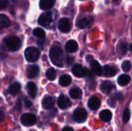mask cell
Returning a JSON list of instances; mask_svg holds the SVG:
<instances>
[{"mask_svg":"<svg viewBox=\"0 0 132 131\" xmlns=\"http://www.w3.org/2000/svg\"><path fill=\"white\" fill-rule=\"evenodd\" d=\"M63 51L59 46H53L50 51V57L52 63L59 67L63 66Z\"/></svg>","mask_w":132,"mask_h":131,"instance_id":"1","label":"cell"},{"mask_svg":"<svg viewBox=\"0 0 132 131\" xmlns=\"http://www.w3.org/2000/svg\"><path fill=\"white\" fill-rule=\"evenodd\" d=\"M5 45L6 46V48L9 50V51H17L21 48L22 43L20 39L16 37V36H11L9 37L7 39H5L4 40Z\"/></svg>","mask_w":132,"mask_h":131,"instance_id":"2","label":"cell"},{"mask_svg":"<svg viewBox=\"0 0 132 131\" xmlns=\"http://www.w3.org/2000/svg\"><path fill=\"white\" fill-rule=\"evenodd\" d=\"M25 57L28 62L34 63L38 60L40 56V51L36 47H29L25 50Z\"/></svg>","mask_w":132,"mask_h":131,"instance_id":"3","label":"cell"},{"mask_svg":"<svg viewBox=\"0 0 132 131\" xmlns=\"http://www.w3.org/2000/svg\"><path fill=\"white\" fill-rule=\"evenodd\" d=\"M87 118V113L83 108H77L73 112V119L77 123H83Z\"/></svg>","mask_w":132,"mask_h":131,"instance_id":"4","label":"cell"},{"mask_svg":"<svg viewBox=\"0 0 132 131\" xmlns=\"http://www.w3.org/2000/svg\"><path fill=\"white\" fill-rule=\"evenodd\" d=\"M36 122V117L31 113H26L21 117V123L26 127L32 126Z\"/></svg>","mask_w":132,"mask_h":131,"instance_id":"5","label":"cell"},{"mask_svg":"<svg viewBox=\"0 0 132 131\" xmlns=\"http://www.w3.org/2000/svg\"><path fill=\"white\" fill-rule=\"evenodd\" d=\"M58 27L60 32L64 33L69 32L71 29V22L67 18H63L60 20Z\"/></svg>","mask_w":132,"mask_h":131,"instance_id":"6","label":"cell"},{"mask_svg":"<svg viewBox=\"0 0 132 131\" xmlns=\"http://www.w3.org/2000/svg\"><path fill=\"white\" fill-rule=\"evenodd\" d=\"M88 69L83 67L81 65H75L72 69L73 74L77 77H86Z\"/></svg>","mask_w":132,"mask_h":131,"instance_id":"7","label":"cell"},{"mask_svg":"<svg viewBox=\"0 0 132 131\" xmlns=\"http://www.w3.org/2000/svg\"><path fill=\"white\" fill-rule=\"evenodd\" d=\"M52 22V13L50 12H47L43 13L39 18V23L43 26H48Z\"/></svg>","mask_w":132,"mask_h":131,"instance_id":"8","label":"cell"},{"mask_svg":"<svg viewBox=\"0 0 132 131\" xmlns=\"http://www.w3.org/2000/svg\"><path fill=\"white\" fill-rule=\"evenodd\" d=\"M57 104L59 106V107L62 110H65L68 107H70L71 103L70 101V100L64 95H60L58 98L57 100Z\"/></svg>","mask_w":132,"mask_h":131,"instance_id":"9","label":"cell"},{"mask_svg":"<svg viewBox=\"0 0 132 131\" xmlns=\"http://www.w3.org/2000/svg\"><path fill=\"white\" fill-rule=\"evenodd\" d=\"M101 106V100L98 97L93 96L88 100V107L92 110H97Z\"/></svg>","mask_w":132,"mask_h":131,"instance_id":"10","label":"cell"},{"mask_svg":"<svg viewBox=\"0 0 132 131\" xmlns=\"http://www.w3.org/2000/svg\"><path fill=\"white\" fill-rule=\"evenodd\" d=\"M92 22H93V18L87 17V18H84V19L78 20L77 22V25L80 29H85V28L90 26L92 24Z\"/></svg>","mask_w":132,"mask_h":131,"instance_id":"11","label":"cell"},{"mask_svg":"<svg viewBox=\"0 0 132 131\" xmlns=\"http://www.w3.org/2000/svg\"><path fill=\"white\" fill-rule=\"evenodd\" d=\"M39 73V69L38 66L36 65H32V66H28L27 69V76L29 79L32 78H35L38 76Z\"/></svg>","mask_w":132,"mask_h":131,"instance_id":"12","label":"cell"},{"mask_svg":"<svg viewBox=\"0 0 132 131\" xmlns=\"http://www.w3.org/2000/svg\"><path fill=\"white\" fill-rule=\"evenodd\" d=\"M90 66L93 72L97 75V76H101L103 74V68L100 65V63L97 60H91L90 62Z\"/></svg>","mask_w":132,"mask_h":131,"instance_id":"13","label":"cell"},{"mask_svg":"<svg viewBox=\"0 0 132 131\" xmlns=\"http://www.w3.org/2000/svg\"><path fill=\"white\" fill-rule=\"evenodd\" d=\"M54 99L52 97H46L43 98V102H42V105L43 107L46 110H50L52 108H53L54 107Z\"/></svg>","mask_w":132,"mask_h":131,"instance_id":"14","label":"cell"},{"mask_svg":"<svg viewBox=\"0 0 132 131\" xmlns=\"http://www.w3.org/2000/svg\"><path fill=\"white\" fill-rule=\"evenodd\" d=\"M118 73V69L114 66H105L103 68V73L105 76L111 77L116 75Z\"/></svg>","mask_w":132,"mask_h":131,"instance_id":"15","label":"cell"},{"mask_svg":"<svg viewBox=\"0 0 132 131\" xmlns=\"http://www.w3.org/2000/svg\"><path fill=\"white\" fill-rule=\"evenodd\" d=\"M77 49H78V44L74 40H70L66 43L65 49L68 53H74L77 50Z\"/></svg>","mask_w":132,"mask_h":131,"instance_id":"16","label":"cell"},{"mask_svg":"<svg viewBox=\"0 0 132 131\" xmlns=\"http://www.w3.org/2000/svg\"><path fill=\"white\" fill-rule=\"evenodd\" d=\"M114 86L111 81H104L101 85V90L104 93H109L113 89Z\"/></svg>","mask_w":132,"mask_h":131,"instance_id":"17","label":"cell"},{"mask_svg":"<svg viewBox=\"0 0 132 131\" xmlns=\"http://www.w3.org/2000/svg\"><path fill=\"white\" fill-rule=\"evenodd\" d=\"M26 88H27V91H28L29 95L32 98H35L36 94H37V87H36V84L32 82H29V83H28Z\"/></svg>","mask_w":132,"mask_h":131,"instance_id":"18","label":"cell"},{"mask_svg":"<svg viewBox=\"0 0 132 131\" xmlns=\"http://www.w3.org/2000/svg\"><path fill=\"white\" fill-rule=\"evenodd\" d=\"M55 4V0H40L39 7L42 9H50Z\"/></svg>","mask_w":132,"mask_h":131,"instance_id":"19","label":"cell"},{"mask_svg":"<svg viewBox=\"0 0 132 131\" xmlns=\"http://www.w3.org/2000/svg\"><path fill=\"white\" fill-rule=\"evenodd\" d=\"M131 81V77L129 76V75L128 74H123L121 75L118 79V83L120 86H127Z\"/></svg>","mask_w":132,"mask_h":131,"instance_id":"20","label":"cell"},{"mask_svg":"<svg viewBox=\"0 0 132 131\" xmlns=\"http://www.w3.org/2000/svg\"><path fill=\"white\" fill-rule=\"evenodd\" d=\"M100 118L104 122H109L112 118V113L108 110H104L100 113Z\"/></svg>","mask_w":132,"mask_h":131,"instance_id":"21","label":"cell"},{"mask_svg":"<svg viewBox=\"0 0 132 131\" xmlns=\"http://www.w3.org/2000/svg\"><path fill=\"white\" fill-rule=\"evenodd\" d=\"M20 90H21V85L18 83H12L9 87V93L12 96H15L19 93Z\"/></svg>","mask_w":132,"mask_h":131,"instance_id":"22","label":"cell"},{"mask_svg":"<svg viewBox=\"0 0 132 131\" xmlns=\"http://www.w3.org/2000/svg\"><path fill=\"white\" fill-rule=\"evenodd\" d=\"M10 25H11V22L9 19L6 15L3 14H0V29L7 28L10 26Z\"/></svg>","mask_w":132,"mask_h":131,"instance_id":"23","label":"cell"},{"mask_svg":"<svg viewBox=\"0 0 132 131\" xmlns=\"http://www.w3.org/2000/svg\"><path fill=\"white\" fill-rule=\"evenodd\" d=\"M60 84L63 86H69L72 82V78L69 75H63L60 78Z\"/></svg>","mask_w":132,"mask_h":131,"instance_id":"24","label":"cell"},{"mask_svg":"<svg viewBox=\"0 0 132 131\" xmlns=\"http://www.w3.org/2000/svg\"><path fill=\"white\" fill-rule=\"evenodd\" d=\"M70 95L73 99H80L82 96V91L80 89L75 87L70 90Z\"/></svg>","mask_w":132,"mask_h":131,"instance_id":"25","label":"cell"},{"mask_svg":"<svg viewBox=\"0 0 132 131\" xmlns=\"http://www.w3.org/2000/svg\"><path fill=\"white\" fill-rule=\"evenodd\" d=\"M46 77H47L48 80H54L55 78H56V70L53 68H49L46 70Z\"/></svg>","mask_w":132,"mask_h":131,"instance_id":"26","label":"cell"},{"mask_svg":"<svg viewBox=\"0 0 132 131\" xmlns=\"http://www.w3.org/2000/svg\"><path fill=\"white\" fill-rule=\"evenodd\" d=\"M33 35L39 39H43L45 37V32L40 28H36L33 30Z\"/></svg>","mask_w":132,"mask_h":131,"instance_id":"27","label":"cell"},{"mask_svg":"<svg viewBox=\"0 0 132 131\" xmlns=\"http://www.w3.org/2000/svg\"><path fill=\"white\" fill-rule=\"evenodd\" d=\"M131 117V112L129 109H125L123 113V122L124 123H127Z\"/></svg>","mask_w":132,"mask_h":131,"instance_id":"28","label":"cell"},{"mask_svg":"<svg viewBox=\"0 0 132 131\" xmlns=\"http://www.w3.org/2000/svg\"><path fill=\"white\" fill-rule=\"evenodd\" d=\"M122 69L125 72H128L131 68V63H130V61L128 60H126V61H124L123 63H122Z\"/></svg>","mask_w":132,"mask_h":131,"instance_id":"29","label":"cell"},{"mask_svg":"<svg viewBox=\"0 0 132 131\" xmlns=\"http://www.w3.org/2000/svg\"><path fill=\"white\" fill-rule=\"evenodd\" d=\"M127 47H128V46H127V44L125 42L121 43V45H120V50H121V55H125L126 53V52H127Z\"/></svg>","mask_w":132,"mask_h":131,"instance_id":"30","label":"cell"},{"mask_svg":"<svg viewBox=\"0 0 132 131\" xmlns=\"http://www.w3.org/2000/svg\"><path fill=\"white\" fill-rule=\"evenodd\" d=\"M8 4H9L8 0H0V10L6 8Z\"/></svg>","mask_w":132,"mask_h":131,"instance_id":"31","label":"cell"},{"mask_svg":"<svg viewBox=\"0 0 132 131\" xmlns=\"http://www.w3.org/2000/svg\"><path fill=\"white\" fill-rule=\"evenodd\" d=\"M24 103H25V107H26V108H29V107H31L32 105V103H31V101H29V100H27V99H25Z\"/></svg>","mask_w":132,"mask_h":131,"instance_id":"32","label":"cell"},{"mask_svg":"<svg viewBox=\"0 0 132 131\" xmlns=\"http://www.w3.org/2000/svg\"><path fill=\"white\" fill-rule=\"evenodd\" d=\"M73 61V58H71V57H69V56L67 58V64H69V65L72 64Z\"/></svg>","mask_w":132,"mask_h":131,"instance_id":"33","label":"cell"},{"mask_svg":"<svg viewBox=\"0 0 132 131\" xmlns=\"http://www.w3.org/2000/svg\"><path fill=\"white\" fill-rule=\"evenodd\" d=\"M62 131H73V130L71 127H64Z\"/></svg>","mask_w":132,"mask_h":131,"instance_id":"34","label":"cell"},{"mask_svg":"<svg viewBox=\"0 0 132 131\" xmlns=\"http://www.w3.org/2000/svg\"><path fill=\"white\" fill-rule=\"evenodd\" d=\"M130 50H131V52L132 53V44L131 45V46H130Z\"/></svg>","mask_w":132,"mask_h":131,"instance_id":"35","label":"cell"}]
</instances>
